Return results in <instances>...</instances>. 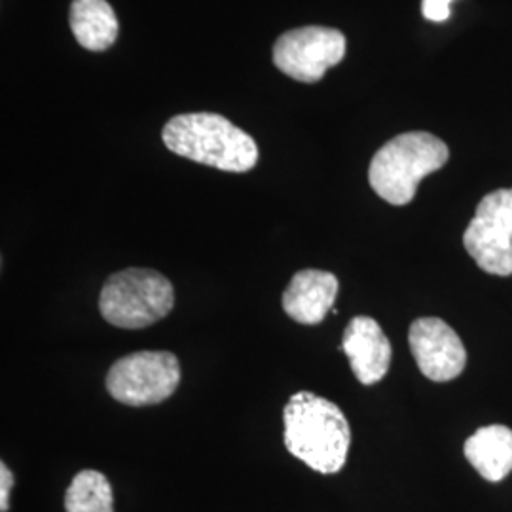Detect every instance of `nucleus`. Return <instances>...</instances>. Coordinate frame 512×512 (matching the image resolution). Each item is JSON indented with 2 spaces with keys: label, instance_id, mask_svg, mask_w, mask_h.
<instances>
[{
  "label": "nucleus",
  "instance_id": "1",
  "mask_svg": "<svg viewBox=\"0 0 512 512\" xmlns=\"http://www.w3.org/2000/svg\"><path fill=\"white\" fill-rule=\"evenodd\" d=\"M285 446L321 475L338 473L348 459L351 429L344 412L327 399L300 391L283 412Z\"/></svg>",
  "mask_w": 512,
  "mask_h": 512
},
{
  "label": "nucleus",
  "instance_id": "8",
  "mask_svg": "<svg viewBox=\"0 0 512 512\" xmlns=\"http://www.w3.org/2000/svg\"><path fill=\"white\" fill-rule=\"evenodd\" d=\"M408 342L421 374L433 382H450L465 370V346L458 332L439 317L416 319L408 332Z\"/></svg>",
  "mask_w": 512,
  "mask_h": 512
},
{
  "label": "nucleus",
  "instance_id": "11",
  "mask_svg": "<svg viewBox=\"0 0 512 512\" xmlns=\"http://www.w3.org/2000/svg\"><path fill=\"white\" fill-rule=\"evenodd\" d=\"M463 452L482 478L499 482L512 471V431L505 425L480 427L465 440Z\"/></svg>",
  "mask_w": 512,
  "mask_h": 512
},
{
  "label": "nucleus",
  "instance_id": "14",
  "mask_svg": "<svg viewBox=\"0 0 512 512\" xmlns=\"http://www.w3.org/2000/svg\"><path fill=\"white\" fill-rule=\"evenodd\" d=\"M450 2L452 0H423V16L431 21H446L450 18Z\"/></svg>",
  "mask_w": 512,
  "mask_h": 512
},
{
  "label": "nucleus",
  "instance_id": "7",
  "mask_svg": "<svg viewBox=\"0 0 512 512\" xmlns=\"http://www.w3.org/2000/svg\"><path fill=\"white\" fill-rule=\"evenodd\" d=\"M346 55V37L330 27H300L275 40V67L304 84L319 82Z\"/></svg>",
  "mask_w": 512,
  "mask_h": 512
},
{
  "label": "nucleus",
  "instance_id": "9",
  "mask_svg": "<svg viewBox=\"0 0 512 512\" xmlns=\"http://www.w3.org/2000/svg\"><path fill=\"white\" fill-rule=\"evenodd\" d=\"M340 349L348 355L351 370L363 385L378 384L389 372L391 344L384 329L372 317H353L344 330Z\"/></svg>",
  "mask_w": 512,
  "mask_h": 512
},
{
  "label": "nucleus",
  "instance_id": "10",
  "mask_svg": "<svg viewBox=\"0 0 512 512\" xmlns=\"http://www.w3.org/2000/svg\"><path fill=\"white\" fill-rule=\"evenodd\" d=\"M340 283L323 270L296 272L283 293V310L300 325H319L334 310Z\"/></svg>",
  "mask_w": 512,
  "mask_h": 512
},
{
  "label": "nucleus",
  "instance_id": "3",
  "mask_svg": "<svg viewBox=\"0 0 512 512\" xmlns=\"http://www.w3.org/2000/svg\"><path fill=\"white\" fill-rule=\"evenodd\" d=\"M448 158L450 150L439 137L427 131L401 133L374 154L368 181L385 202L408 205L421 179L439 171Z\"/></svg>",
  "mask_w": 512,
  "mask_h": 512
},
{
  "label": "nucleus",
  "instance_id": "12",
  "mask_svg": "<svg viewBox=\"0 0 512 512\" xmlns=\"http://www.w3.org/2000/svg\"><path fill=\"white\" fill-rule=\"evenodd\" d=\"M69 18L76 42L90 52H103L118 38V18L107 0H74Z\"/></svg>",
  "mask_w": 512,
  "mask_h": 512
},
{
  "label": "nucleus",
  "instance_id": "13",
  "mask_svg": "<svg viewBox=\"0 0 512 512\" xmlns=\"http://www.w3.org/2000/svg\"><path fill=\"white\" fill-rule=\"evenodd\" d=\"M67 512H114L109 478L99 471H80L65 494Z\"/></svg>",
  "mask_w": 512,
  "mask_h": 512
},
{
  "label": "nucleus",
  "instance_id": "2",
  "mask_svg": "<svg viewBox=\"0 0 512 512\" xmlns=\"http://www.w3.org/2000/svg\"><path fill=\"white\" fill-rule=\"evenodd\" d=\"M164 143L173 154L220 171L247 173L258 162L255 139L213 112L171 118L165 124Z\"/></svg>",
  "mask_w": 512,
  "mask_h": 512
},
{
  "label": "nucleus",
  "instance_id": "15",
  "mask_svg": "<svg viewBox=\"0 0 512 512\" xmlns=\"http://www.w3.org/2000/svg\"><path fill=\"white\" fill-rule=\"evenodd\" d=\"M14 486V475L6 463H0V511L10 509V492Z\"/></svg>",
  "mask_w": 512,
  "mask_h": 512
},
{
  "label": "nucleus",
  "instance_id": "6",
  "mask_svg": "<svg viewBox=\"0 0 512 512\" xmlns=\"http://www.w3.org/2000/svg\"><path fill=\"white\" fill-rule=\"evenodd\" d=\"M463 245L486 274L512 275V188L495 190L480 200Z\"/></svg>",
  "mask_w": 512,
  "mask_h": 512
},
{
  "label": "nucleus",
  "instance_id": "5",
  "mask_svg": "<svg viewBox=\"0 0 512 512\" xmlns=\"http://www.w3.org/2000/svg\"><path fill=\"white\" fill-rule=\"evenodd\" d=\"M181 382L179 359L169 351H137L118 359L107 374L110 397L128 406L167 401Z\"/></svg>",
  "mask_w": 512,
  "mask_h": 512
},
{
  "label": "nucleus",
  "instance_id": "4",
  "mask_svg": "<svg viewBox=\"0 0 512 512\" xmlns=\"http://www.w3.org/2000/svg\"><path fill=\"white\" fill-rule=\"evenodd\" d=\"M175 306L171 281L154 270L128 268L110 275L103 285L99 310L105 321L118 329H145Z\"/></svg>",
  "mask_w": 512,
  "mask_h": 512
}]
</instances>
